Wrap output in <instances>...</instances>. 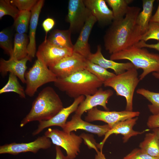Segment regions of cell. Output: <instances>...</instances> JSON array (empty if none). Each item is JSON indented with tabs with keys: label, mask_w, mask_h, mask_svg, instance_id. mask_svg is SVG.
I'll use <instances>...</instances> for the list:
<instances>
[{
	"label": "cell",
	"mask_w": 159,
	"mask_h": 159,
	"mask_svg": "<svg viewBox=\"0 0 159 159\" xmlns=\"http://www.w3.org/2000/svg\"><path fill=\"white\" fill-rule=\"evenodd\" d=\"M140 8L129 6L122 18L113 21L104 37V46L111 54L135 45L143 34L137 24Z\"/></svg>",
	"instance_id": "1"
},
{
	"label": "cell",
	"mask_w": 159,
	"mask_h": 159,
	"mask_svg": "<svg viewBox=\"0 0 159 159\" xmlns=\"http://www.w3.org/2000/svg\"><path fill=\"white\" fill-rule=\"evenodd\" d=\"M64 108L58 95L52 87L47 86L38 94L32 102L30 111L22 120L21 127L31 122L48 120Z\"/></svg>",
	"instance_id": "2"
},
{
	"label": "cell",
	"mask_w": 159,
	"mask_h": 159,
	"mask_svg": "<svg viewBox=\"0 0 159 159\" xmlns=\"http://www.w3.org/2000/svg\"><path fill=\"white\" fill-rule=\"evenodd\" d=\"M103 82L86 69L64 78H57L54 85L69 97L74 98L94 94Z\"/></svg>",
	"instance_id": "3"
},
{
	"label": "cell",
	"mask_w": 159,
	"mask_h": 159,
	"mask_svg": "<svg viewBox=\"0 0 159 159\" xmlns=\"http://www.w3.org/2000/svg\"><path fill=\"white\" fill-rule=\"evenodd\" d=\"M110 59L127 60L137 69H141L143 72L139 76L140 80L150 73H159V54L150 52L146 48L133 45L111 54Z\"/></svg>",
	"instance_id": "4"
},
{
	"label": "cell",
	"mask_w": 159,
	"mask_h": 159,
	"mask_svg": "<svg viewBox=\"0 0 159 159\" xmlns=\"http://www.w3.org/2000/svg\"><path fill=\"white\" fill-rule=\"evenodd\" d=\"M137 69L135 67L105 81V87H110L116 92L117 96L123 97L126 100L125 110L132 111L133 99L135 90L140 81Z\"/></svg>",
	"instance_id": "5"
},
{
	"label": "cell",
	"mask_w": 159,
	"mask_h": 159,
	"mask_svg": "<svg viewBox=\"0 0 159 159\" xmlns=\"http://www.w3.org/2000/svg\"><path fill=\"white\" fill-rule=\"evenodd\" d=\"M26 94L33 97L38 89L46 83L54 82L57 79L56 75L49 67L37 59L32 67L25 74Z\"/></svg>",
	"instance_id": "6"
},
{
	"label": "cell",
	"mask_w": 159,
	"mask_h": 159,
	"mask_svg": "<svg viewBox=\"0 0 159 159\" xmlns=\"http://www.w3.org/2000/svg\"><path fill=\"white\" fill-rule=\"evenodd\" d=\"M44 135L53 144L61 147L66 151L69 159H74L80 152L82 138L74 133H68L57 129L49 128Z\"/></svg>",
	"instance_id": "7"
},
{
	"label": "cell",
	"mask_w": 159,
	"mask_h": 159,
	"mask_svg": "<svg viewBox=\"0 0 159 159\" xmlns=\"http://www.w3.org/2000/svg\"><path fill=\"white\" fill-rule=\"evenodd\" d=\"M87 59L74 52L49 67L57 78H64L85 69Z\"/></svg>",
	"instance_id": "8"
},
{
	"label": "cell",
	"mask_w": 159,
	"mask_h": 159,
	"mask_svg": "<svg viewBox=\"0 0 159 159\" xmlns=\"http://www.w3.org/2000/svg\"><path fill=\"white\" fill-rule=\"evenodd\" d=\"M85 120L87 122L100 120L103 121L112 128L120 122L128 119L138 117L140 114L138 111L126 110L120 111H102L96 107L87 111Z\"/></svg>",
	"instance_id": "9"
},
{
	"label": "cell",
	"mask_w": 159,
	"mask_h": 159,
	"mask_svg": "<svg viewBox=\"0 0 159 159\" xmlns=\"http://www.w3.org/2000/svg\"><path fill=\"white\" fill-rule=\"evenodd\" d=\"M91 14L83 0H69L66 20L72 33L80 32Z\"/></svg>",
	"instance_id": "10"
},
{
	"label": "cell",
	"mask_w": 159,
	"mask_h": 159,
	"mask_svg": "<svg viewBox=\"0 0 159 159\" xmlns=\"http://www.w3.org/2000/svg\"><path fill=\"white\" fill-rule=\"evenodd\" d=\"M73 52L72 48L58 47L49 44L46 40L39 46L36 56L37 59L49 67Z\"/></svg>",
	"instance_id": "11"
},
{
	"label": "cell",
	"mask_w": 159,
	"mask_h": 159,
	"mask_svg": "<svg viewBox=\"0 0 159 159\" xmlns=\"http://www.w3.org/2000/svg\"><path fill=\"white\" fill-rule=\"evenodd\" d=\"M52 142L45 135L38 137L34 141L28 143L7 144L0 146V154H9L16 155L21 153L31 152L37 153L40 149L50 148Z\"/></svg>",
	"instance_id": "12"
},
{
	"label": "cell",
	"mask_w": 159,
	"mask_h": 159,
	"mask_svg": "<svg viewBox=\"0 0 159 159\" xmlns=\"http://www.w3.org/2000/svg\"><path fill=\"white\" fill-rule=\"evenodd\" d=\"M85 98V96H81L75 98L71 105L64 107L51 119L39 122L38 127L33 132L32 135H37L45 128L52 126H59L62 128L66 124L69 116L73 112H75L80 104Z\"/></svg>",
	"instance_id": "13"
},
{
	"label": "cell",
	"mask_w": 159,
	"mask_h": 159,
	"mask_svg": "<svg viewBox=\"0 0 159 159\" xmlns=\"http://www.w3.org/2000/svg\"><path fill=\"white\" fill-rule=\"evenodd\" d=\"M113 93L111 90H104L102 88H100L94 94L85 96L84 100L78 107L75 113L82 116L84 112L99 105L102 106L106 111H109L107 104Z\"/></svg>",
	"instance_id": "14"
},
{
	"label": "cell",
	"mask_w": 159,
	"mask_h": 159,
	"mask_svg": "<svg viewBox=\"0 0 159 159\" xmlns=\"http://www.w3.org/2000/svg\"><path fill=\"white\" fill-rule=\"evenodd\" d=\"M138 119V117L130 118L116 124L106 133L102 141L99 144H96V147L102 152L105 143L109 136L113 134H120L123 135V142L125 143L127 142L131 137L141 134L148 130H146L139 132L133 130V127L136 124Z\"/></svg>",
	"instance_id": "15"
},
{
	"label": "cell",
	"mask_w": 159,
	"mask_h": 159,
	"mask_svg": "<svg viewBox=\"0 0 159 159\" xmlns=\"http://www.w3.org/2000/svg\"><path fill=\"white\" fill-rule=\"evenodd\" d=\"M81 116L75 114L69 121L66 122L62 128L63 130L71 133L73 131L82 130L97 134L99 137L105 135L111 128L108 125H98L83 120Z\"/></svg>",
	"instance_id": "16"
},
{
	"label": "cell",
	"mask_w": 159,
	"mask_h": 159,
	"mask_svg": "<svg viewBox=\"0 0 159 159\" xmlns=\"http://www.w3.org/2000/svg\"><path fill=\"white\" fill-rule=\"evenodd\" d=\"M30 61L28 56L21 60L11 57L8 60L1 58L0 59V73L3 77L8 72L12 73L18 77L23 83H26L25 74L27 68L26 64Z\"/></svg>",
	"instance_id": "17"
},
{
	"label": "cell",
	"mask_w": 159,
	"mask_h": 159,
	"mask_svg": "<svg viewBox=\"0 0 159 159\" xmlns=\"http://www.w3.org/2000/svg\"><path fill=\"white\" fill-rule=\"evenodd\" d=\"M97 21L96 18L91 14L74 45L73 52L79 54L87 59L92 53L88 42L89 37L92 28Z\"/></svg>",
	"instance_id": "18"
},
{
	"label": "cell",
	"mask_w": 159,
	"mask_h": 159,
	"mask_svg": "<svg viewBox=\"0 0 159 159\" xmlns=\"http://www.w3.org/2000/svg\"><path fill=\"white\" fill-rule=\"evenodd\" d=\"M87 59L106 69H110L113 70L116 75L121 74L135 67L130 62L118 63L110 59H106L102 54L101 47L99 45L97 46L96 52L92 53Z\"/></svg>",
	"instance_id": "19"
},
{
	"label": "cell",
	"mask_w": 159,
	"mask_h": 159,
	"mask_svg": "<svg viewBox=\"0 0 159 159\" xmlns=\"http://www.w3.org/2000/svg\"><path fill=\"white\" fill-rule=\"evenodd\" d=\"M87 8L101 23L110 22L114 19L112 10L110 9L104 0H83Z\"/></svg>",
	"instance_id": "20"
},
{
	"label": "cell",
	"mask_w": 159,
	"mask_h": 159,
	"mask_svg": "<svg viewBox=\"0 0 159 159\" xmlns=\"http://www.w3.org/2000/svg\"><path fill=\"white\" fill-rule=\"evenodd\" d=\"M44 1L38 0L37 3L31 10V15L29 22V43L27 47V56L30 61L36 54V33L39 17Z\"/></svg>",
	"instance_id": "21"
},
{
	"label": "cell",
	"mask_w": 159,
	"mask_h": 159,
	"mask_svg": "<svg viewBox=\"0 0 159 159\" xmlns=\"http://www.w3.org/2000/svg\"><path fill=\"white\" fill-rule=\"evenodd\" d=\"M72 33L68 29L66 30L54 29L50 33L47 42L49 44L61 48H73L71 39Z\"/></svg>",
	"instance_id": "22"
},
{
	"label": "cell",
	"mask_w": 159,
	"mask_h": 159,
	"mask_svg": "<svg viewBox=\"0 0 159 159\" xmlns=\"http://www.w3.org/2000/svg\"><path fill=\"white\" fill-rule=\"evenodd\" d=\"M139 147L146 153L153 157L159 158V139L154 132L146 133Z\"/></svg>",
	"instance_id": "23"
},
{
	"label": "cell",
	"mask_w": 159,
	"mask_h": 159,
	"mask_svg": "<svg viewBox=\"0 0 159 159\" xmlns=\"http://www.w3.org/2000/svg\"><path fill=\"white\" fill-rule=\"evenodd\" d=\"M29 43V37L26 34L16 33L14 38L13 54L10 57L21 60L27 57Z\"/></svg>",
	"instance_id": "24"
},
{
	"label": "cell",
	"mask_w": 159,
	"mask_h": 159,
	"mask_svg": "<svg viewBox=\"0 0 159 159\" xmlns=\"http://www.w3.org/2000/svg\"><path fill=\"white\" fill-rule=\"evenodd\" d=\"M155 0H143V10L138 14L137 23L144 34L147 31L152 16L153 5Z\"/></svg>",
	"instance_id": "25"
},
{
	"label": "cell",
	"mask_w": 159,
	"mask_h": 159,
	"mask_svg": "<svg viewBox=\"0 0 159 159\" xmlns=\"http://www.w3.org/2000/svg\"><path fill=\"white\" fill-rule=\"evenodd\" d=\"M133 1L132 0H105L112 9L113 20L124 18L127 11L129 4Z\"/></svg>",
	"instance_id": "26"
},
{
	"label": "cell",
	"mask_w": 159,
	"mask_h": 159,
	"mask_svg": "<svg viewBox=\"0 0 159 159\" xmlns=\"http://www.w3.org/2000/svg\"><path fill=\"white\" fill-rule=\"evenodd\" d=\"M14 92L22 98H26L25 90L18 81L17 77L10 73L8 81L5 85L0 90V94L7 92Z\"/></svg>",
	"instance_id": "27"
},
{
	"label": "cell",
	"mask_w": 159,
	"mask_h": 159,
	"mask_svg": "<svg viewBox=\"0 0 159 159\" xmlns=\"http://www.w3.org/2000/svg\"><path fill=\"white\" fill-rule=\"evenodd\" d=\"M85 69L92 74L103 82L107 79L116 75L100 66L87 59Z\"/></svg>",
	"instance_id": "28"
},
{
	"label": "cell",
	"mask_w": 159,
	"mask_h": 159,
	"mask_svg": "<svg viewBox=\"0 0 159 159\" xmlns=\"http://www.w3.org/2000/svg\"><path fill=\"white\" fill-rule=\"evenodd\" d=\"M136 92L144 97L151 104L148 105V108L153 114L159 112V92H152L144 88H139Z\"/></svg>",
	"instance_id": "29"
},
{
	"label": "cell",
	"mask_w": 159,
	"mask_h": 159,
	"mask_svg": "<svg viewBox=\"0 0 159 159\" xmlns=\"http://www.w3.org/2000/svg\"><path fill=\"white\" fill-rule=\"evenodd\" d=\"M31 15V11H20L17 17L14 20L13 24L16 33L20 34H26L28 29Z\"/></svg>",
	"instance_id": "30"
},
{
	"label": "cell",
	"mask_w": 159,
	"mask_h": 159,
	"mask_svg": "<svg viewBox=\"0 0 159 159\" xmlns=\"http://www.w3.org/2000/svg\"><path fill=\"white\" fill-rule=\"evenodd\" d=\"M12 32L8 28L0 32V47L10 57L13 55V48Z\"/></svg>",
	"instance_id": "31"
},
{
	"label": "cell",
	"mask_w": 159,
	"mask_h": 159,
	"mask_svg": "<svg viewBox=\"0 0 159 159\" xmlns=\"http://www.w3.org/2000/svg\"><path fill=\"white\" fill-rule=\"evenodd\" d=\"M20 11L10 2V0H0V19L5 15L11 16L15 20Z\"/></svg>",
	"instance_id": "32"
},
{
	"label": "cell",
	"mask_w": 159,
	"mask_h": 159,
	"mask_svg": "<svg viewBox=\"0 0 159 159\" xmlns=\"http://www.w3.org/2000/svg\"><path fill=\"white\" fill-rule=\"evenodd\" d=\"M150 39L159 41V23L150 22L148 29L142 35L141 40L146 42Z\"/></svg>",
	"instance_id": "33"
},
{
	"label": "cell",
	"mask_w": 159,
	"mask_h": 159,
	"mask_svg": "<svg viewBox=\"0 0 159 159\" xmlns=\"http://www.w3.org/2000/svg\"><path fill=\"white\" fill-rule=\"evenodd\" d=\"M37 0H11V3L20 11H31L37 3Z\"/></svg>",
	"instance_id": "34"
},
{
	"label": "cell",
	"mask_w": 159,
	"mask_h": 159,
	"mask_svg": "<svg viewBox=\"0 0 159 159\" xmlns=\"http://www.w3.org/2000/svg\"><path fill=\"white\" fill-rule=\"evenodd\" d=\"M123 159H159L146 153L140 148H135L125 156Z\"/></svg>",
	"instance_id": "35"
},
{
	"label": "cell",
	"mask_w": 159,
	"mask_h": 159,
	"mask_svg": "<svg viewBox=\"0 0 159 159\" xmlns=\"http://www.w3.org/2000/svg\"><path fill=\"white\" fill-rule=\"evenodd\" d=\"M147 124L148 127L150 129L159 128V112L150 116Z\"/></svg>",
	"instance_id": "36"
},
{
	"label": "cell",
	"mask_w": 159,
	"mask_h": 159,
	"mask_svg": "<svg viewBox=\"0 0 159 159\" xmlns=\"http://www.w3.org/2000/svg\"><path fill=\"white\" fill-rule=\"evenodd\" d=\"M55 24V21L54 20L49 17L46 19L42 22V27L45 32V40L47 39V35L48 32L53 28Z\"/></svg>",
	"instance_id": "37"
},
{
	"label": "cell",
	"mask_w": 159,
	"mask_h": 159,
	"mask_svg": "<svg viewBox=\"0 0 159 159\" xmlns=\"http://www.w3.org/2000/svg\"><path fill=\"white\" fill-rule=\"evenodd\" d=\"M135 45L140 48L153 49L159 51V42L155 44H148L144 41L141 40Z\"/></svg>",
	"instance_id": "38"
},
{
	"label": "cell",
	"mask_w": 159,
	"mask_h": 159,
	"mask_svg": "<svg viewBox=\"0 0 159 159\" xmlns=\"http://www.w3.org/2000/svg\"><path fill=\"white\" fill-rule=\"evenodd\" d=\"M55 150L56 156L55 159H69L68 158L64 155L60 148V147L56 145Z\"/></svg>",
	"instance_id": "39"
},
{
	"label": "cell",
	"mask_w": 159,
	"mask_h": 159,
	"mask_svg": "<svg viewBox=\"0 0 159 159\" xmlns=\"http://www.w3.org/2000/svg\"><path fill=\"white\" fill-rule=\"evenodd\" d=\"M157 10L154 15L152 16L150 22H154L159 23V0Z\"/></svg>",
	"instance_id": "40"
},
{
	"label": "cell",
	"mask_w": 159,
	"mask_h": 159,
	"mask_svg": "<svg viewBox=\"0 0 159 159\" xmlns=\"http://www.w3.org/2000/svg\"><path fill=\"white\" fill-rule=\"evenodd\" d=\"M94 149L97 153V154L95 155V159H106L104 154L102 152L99 151L97 147H95Z\"/></svg>",
	"instance_id": "41"
},
{
	"label": "cell",
	"mask_w": 159,
	"mask_h": 159,
	"mask_svg": "<svg viewBox=\"0 0 159 159\" xmlns=\"http://www.w3.org/2000/svg\"><path fill=\"white\" fill-rule=\"evenodd\" d=\"M153 132H154L157 136L159 139V128H157L152 129Z\"/></svg>",
	"instance_id": "42"
},
{
	"label": "cell",
	"mask_w": 159,
	"mask_h": 159,
	"mask_svg": "<svg viewBox=\"0 0 159 159\" xmlns=\"http://www.w3.org/2000/svg\"><path fill=\"white\" fill-rule=\"evenodd\" d=\"M153 76L157 79H159V73L156 72H153L152 73Z\"/></svg>",
	"instance_id": "43"
}]
</instances>
